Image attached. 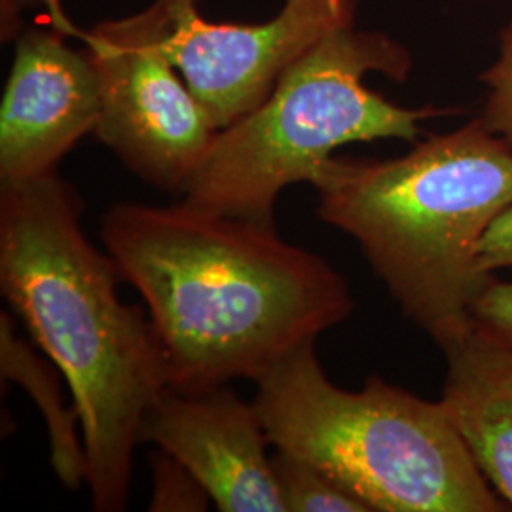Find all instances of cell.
Here are the masks:
<instances>
[{
	"label": "cell",
	"mask_w": 512,
	"mask_h": 512,
	"mask_svg": "<svg viewBox=\"0 0 512 512\" xmlns=\"http://www.w3.org/2000/svg\"><path fill=\"white\" fill-rule=\"evenodd\" d=\"M52 27L21 29L0 105V183L54 173L101 116L99 76L88 48Z\"/></svg>",
	"instance_id": "cell-8"
},
{
	"label": "cell",
	"mask_w": 512,
	"mask_h": 512,
	"mask_svg": "<svg viewBox=\"0 0 512 512\" xmlns=\"http://www.w3.org/2000/svg\"><path fill=\"white\" fill-rule=\"evenodd\" d=\"M480 266L490 275L512 270V205L497 217L482 239Z\"/></svg>",
	"instance_id": "cell-16"
},
{
	"label": "cell",
	"mask_w": 512,
	"mask_h": 512,
	"mask_svg": "<svg viewBox=\"0 0 512 512\" xmlns=\"http://www.w3.org/2000/svg\"><path fill=\"white\" fill-rule=\"evenodd\" d=\"M164 2L167 50L219 129L260 107L302 55L355 23L357 8V0H285L266 23H215L200 14V0Z\"/></svg>",
	"instance_id": "cell-7"
},
{
	"label": "cell",
	"mask_w": 512,
	"mask_h": 512,
	"mask_svg": "<svg viewBox=\"0 0 512 512\" xmlns=\"http://www.w3.org/2000/svg\"><path fill=\"white\" fill-rule=\"evenodd\" d=\"M311 186L319 217L357 241L440 349L473 330V304L492 277L480 266L482 239L512 205V150L480 118L399 158L334 156Z\"/></svg>",
	"instance_id": "cell-3"
},
{
	"label": "cell",
	"mask_w": 512,
	"mask_h": 512,
	"mask_svg": "<svg viewBox=\"0 0 512 512\" xmlns=\"http://www.w3.org/2000/svg\"><path fill=\"white\" fill-rule=\"evenodd\" d=\"M256 412L275 450L340 480L372 512H501L440 401L382 378L361 391L330 382L315 342L256 380Z\"/></svg>",
	"instance_id": "cell-4"
},
{
	"label": "cell",
	"mask_w": 512,
	"mask_h": 512,
	"mask_svg": "<svg viewBox=\"0 0 512 512\" xmlns=\"http://www.w3.org/2000/svg\"><path fill=\"white\" fill-rule=\"evenodd\" d=\"M143 442L177 459L219 511L285 512L255 403L224 385L202 395L165 389L143 418Z\"/></svg>",
	"instance_id": "cell-9"
},
{
	"label": "cell",
	"mask_w": 512,
	"mask_h": 512,
	"mask_svg": "<svg viewBox=\"0 0 512 512\" xmlns=\"http://www.w3.org/2000/svg\"><path fill=\"white\" fill-rule=\"evenodd\" d=\"M82 200L57 173L0 183V289L71 387L99 512L124 511L133 450L167 387L164 349L122 274L82 226Z\"/></svg>",
	"instance_id": "cell-2"
},
{
	"label": "cell",
	"mask_w": 512,
	"mask_h": 512,
	"mask_svg": "<svg viewBox=\"0 0 512 512\" xmlns=\"http://www.w3.org/2000/svg\"><path fill=\"white\" fill-rule=\"evenodd\" d=\"M440 403L497 495L512 509V346L475 330L442 348Z\"/></svg>",
	"instance_id": "cell-10"
},
{
	"label": "cell",
	"mask_w": 512,
	"mask_h": 512,
	"mask_svg": "<svg viewBox=\"0 0 512 512\" xmlns=\"http://www.w3.org/2000/svg\"><path fill=\"white\" fill-rule=\"evenodd\" d=\"M471 323L478 334L512 346V281L488 279L476 296Z\"/></svg>",
	"instance_id": "cell-15"
},
{
	"label": "cell",
	"mask_w": 512,
	"mask_h": 512,
	"mask_svg": "<svg viewBox=\"0 0 512 512\" xmlns=\"http://www.w3.org/2000/svg\"><path fill=\"white\" fill-rule=\"evenodd\" d=\"M0 372L4 380L25 387L37 403L48 425L55 475L69 490H78L88 476L86 448L76 435L78 410L76 406L67 410L55 376L57 366L48 365L19 340L6 311L0 315Z\"/></svg>",
	"instance_id": "cell-11"
},
{
	"label": "cell",
	"mask_w": 512,
	"mask_h": 512,
	"mask_svg": "<svg viewBox=\"0 0 512 512\" xmlns=\"http://www.w3.org/2000/svg\"><path fill=\"white\" fill-rule=\"evenodd\" d=\"M101 238L147 302L164 349L167 387L202 395L260 380L355 308L325 258L279 238L274 224L188 203H116Z\"/></svg>",
	"instance_id": "cell-1"
},
{
	"label": "cell",
	"mask_w": 512,
	"mask_h": 512,
	"mask_svg": "<svg viewBox=\"0 0 512 512\" xmlns=\"http://www.w3.org/2000/svg\"><path fill=\"white\" fill-rule=\"evenodd\" d=\"M480 80L488 88L480 120L512 150V23L501 35V50L494 65Z\"/></svg>",
	"instance_id": "cell-13"
},
{
	"label": "cell",
	"mask_w": 512,
	"mask_h": 512,
	"mask_svg": "<svg viewBox=\"0 0 512 512\" xmlns=\"http://www.w3.org/2000/svg\"><path fill=\"white\" fill-rule=\"evenodd\" d=\"M38 2L44 4L48 10L59 6V0H0V37L2 42L16 40L21 33V12L37 6Z\"/></svg>",
	"instance_id": "cell-17"
},
{
	"label": "cell",
	"mask_w": 512,
	"mask_h": 512,
	"mask_svg": "<svg viewBox=\"0 0 512 512\" xmlns=\"http://www.w3.org/2000/svg\"><path fill=\"white\" fill-rule=\"evenodd\" d=\"M272 469L285 512H372L340 480L293 454L275 450Z\"/></svg>",
	"instance_id": "cell-12"
},
{
	"label": "cell",
	"mask_w": 512,
	"mask_h": 512,
	"mask_svg": "<svg viewBox=\"0 0 512 512\" xmlns=\"http://www.w3.org/2000/svg\"><path fill=\"white\" fill-rule=\"evenodd\" d=\"M154 497L150 511H203L209 494L183 465L160 450L152 459Z\"/></svg>",
	"instance_id": "cell-14"
},
{
	"label": "cell",
	"mask_w": 512,
	"mask_h": 512,
	"mask_svg": "<svg viewBox=\"0 0 512 512\" xmlns=\"http://www.w3.org/2000/svg\"><path fill=\"white\" fill-rule=\"evenodd\" d=\"M69 37L92 55L101 88V116L93 135L143 181L184 192L219 128L188 88L167 50L169 12L164 0L90 31L54 14Z\"/></svg>",
	"instance_id": "cell-6"
},
{
	"label": "cell",
	"mask_w": 512,
	"mask_h": 512,
	"mask_svg": "<svg viewBox=\"0 0 512 512\" xmlns=\"http://www.w3.org/2000/svg\"><path fill=\"white\" fill-rule=\"evenodd\" d=\"M410 69L408 50L384 33L353 23L332 31L281 74L260 107L219 129L183 202L274 224L277 196L291 184L315 183L338 148L420 141L425 120L454 110L401 107L365 84L370 73L404 82Z\"/></svg>",
	"instance_id": "cell-5"
}]
</instances>
